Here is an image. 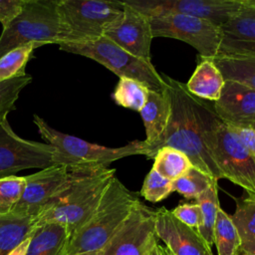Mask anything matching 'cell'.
I'll return each instance as SVG.
<instances>
[{
  "instance_id": "cell-33",
  "label": "cell",
  "mask_w": 255,
  "mask_h": 255,
  "mask_svg": "<svg viewBox=\"0 0 255 255\" xmlns=\"http://www.w3.org/2000/svg\"><path fill=\"white\" fill-rule=\"evenodd\" d=\"M173 216L186 226L196 229L201 222L200 207L197 203H183L171 210Z\"/></svg>"
},
{
  "instance_id": "cell-12",
  "label": "cell",
  "mask_w": 255,
  "mask_h": 255,
  "mask_svg": "<svg viewBox=\"0 0 255 255\" xmlns=\"http://www.w3.org/2000/svg\"><path fill=\"white\" fill-rule=\"evenodd\" d=\"M245 0H128L127 4L148 17L181 14L223 25L243 6Z\"/></svg>"
},
{
  "instance_id": "cell-31",
  "label": "cell",
  "mask_w": 255,
  "mask_h": 255,
  "mask_svg": "<svg viewBox=\"0 0 255 255\" xmlns=\"http://www.w3.org/2000/svg\"><path fill=\"white\" fill-rule=\"evenodd\" d=\"M32 82V76L23 77L0 82V121L7 118L8 114L16 109V102L20 93Z\"/></svg>"
},
{
  "instance_id": "cell-35",
  "label": "cell",
  "mask_w": 255,
  "mask_h": 255,
  "mask_svg": "<svg viewBox=\"0 0 255 255\" xmlns=\"http://www.w3.org/2000/svg\"><path fill=\"white\" fill-rule=\"evenodd\" d=\"M229 128L234 131L239 140L255 159V128H241L232 127Z\"/></svg>"
},
{
  "instance_id": "cell-16",
  "label": "cell",
  "mask_w": 255,
  "mask_h": 255,
  "mask_svg": "<svg viewBox=\"0 0 255 255\" xmlns=\"http://www.w3.org/2000/svg\"><path fill=\"white\" fill-rule=\"evenodd\" d=\"M155 231L173 255H213L197 230L180 222L165 207L155 210Z\"/></svg>"
},
{
  "instance_id": "cell-2",
  "label": "cell",
  "mask_w": 255,
  "mask_h": 255,
  "mask_svg": "<svg viewBox=\"0 0 255 255\" xmlns=\"http://www.w3.org/2000/svg\"><path fill=\"white\" fill-rule=\"evenodd\" d=\"M115 176V168L71 167L70 183L36 216V226L58 223L73 234L94 212Z\"/></svg>"
},
{
  "instance_id": "cell-24",
  "label": "cell",
  "mask_w": 255,
  "mask_h": 255,
  "mask_svg": "<svg viewBox=\"0 0 255 255\" xmlns=\"http://www.w3.org/2000/svg\"><path fill=\"white\" fill-rule=\"evenodd\" d=\"M217 182L218 180L215 179L204 192L196 197V203L199 205L201 212V222L197 232L210 247L214 244V225L218 209L220 208Z\"/></svg>"
},
{
  "instance_id": "cell-10",
  "label": "cell",
  "mask_w": 255,
  "mask_h": 255,
  "mask_svg": "<svg viewBox=\"0 0 255 255\" xmlns=\"http://www.w3.org/2000/svg\"><path fill=\"white\" fill-rule=\"evenodd\" d=\"M150 18L153 38L166 37L185 42L201 58L213 59L218 54L220 27L201 18L181 14H164Z\"/></svg>"
},
{
  "instance_id": "cell-11",
  "label": "cell",
  "mask_w": 255,
  "mask_h": 255,
  "mask_svg": "<svg viewBox=\"0 0 255 255\" xmlns=\"http://www.w3.org/2000/svg\"><path fill=\"white\" fill-rule=\"evenodd\" d=\"M155 231V210L136 202L131 212L113 235L100 255H149L158 244Z\"/></svg>"
},
{
  "instance_id": "cell-40",
  "label": "cell",
  "mask_w": 255,
  "mask_h": 255,
  "mask_svg": "<svg viewBox=\"0 0 255 255\" xmlns=\"http://www.w3.org/2000/svg\"><path fill=\"white\" fill-rule=\"evenodd\" d=\"M163 248H164V252H165V254H166V255H173V254H172V253H171V252H170L166 247H163Z\"/></svg>"
},
{
  "instance_id": "cell-6",
  "label": "cell",
  "mask_w": 255,
  "mask_h": 255,
  "mask_svg": "<svg viewBox=\"0 0 255 255\" xmlns=\"http://www.w3.org/2000/svg\"><path fill=\"white\" fill-rule=\"evenodd\" d=\"M60 50L90 58L120 78L138 81L148 90L163 92L166 85L151 62L132 56L106 36L87 42L61 43Z\"/></svg>"
},
{
  "instance_id": "cell-39",
  "label": "cell",
  "mask_w": 255,
  "mask_h": 255,
  "mask_svg": "<svg viewBox=\"0 0 255 255\" xmlns=\"http://www.w3.org/2000/svg\"><path fill=\"white\" fill-rule=\"evenodd\" d=\"M77 255H100L99 252H90V253H82V254H77Z\"/></svg>"
},
{
  "instance_id": "cell-36",
  "label": "cell",
  "mask_w": 255,
  "mask_h": 255,
  "mask_svg": "<svg viewBox=\"0 0 255 255\" xmlns=\"http://www.w3.org/2000/svg\"><path fill=\"white\" fill-rule=\"evenodd\" d=\"M31 237V236H30ZM30 237L26 238L24 241H22L17 247H15L8 255H26L29 243H30Z\"/></svg>"
},
{
  "instance_id": "cell-25",
  "label": "cell",
  "mask_w": 255,
  "mask_h": 255,
  "mask_svg": "<svg viewBox=\"0 0 255 255\" xmlns=\"http://www.w3.org/2000/svg\"><path fill=\"white\" fill-rule=\"evenodd\" d=\"M213 241L217 255H239L241 240L231 219L221 207L218 209L214 225Z\"/></svg>"
},
{
  "instance_id": "cell-7",
  "label": "cell",
  "mask_w": 255,
  "mask_h": 255,
  "mask_svg": "<svg viewBox=\"0 0 255 255\" xmlns=\"http://www.w3.org/2000/svg\"><path fill=\"white\" fill-rule=\"evenodd\" d=\"M123 12V1L58 0V13L63 31L61 43L99 39L122 17Z\"/></svg>"
},
{
  "instance_id": "cell-20",
  "label": "cell",
  "mask_w": 255,
  "mask_h": 255,
  "mask_svg": "<svg viewBox=\"0 0 255 255\" xmlns=\"http://www.w3.org/2000/svg\"><path fill=\"white\" fill-rule=\"evenodd\" d=\"M72 234L58 223H45L33 230L26 255H63Z\"/></svg>"
},
{
  "instance_id": "cell-18",
  "label": "cell",
  "mask_w": 255,
  "mask_h": 255,
  "mask_svg": "<svg viewBox=\"0 0 255 255\" xmlns=\"http://www.w3.org/2000/svg\"><path fill=\"white\" fill-rule=\"evenodd\" d=\"M139 114L145 129L144 141L147 144V154L162 137L170 121L171 104L166 87L163 92L149 90L147 101Z\"/></svg>"
},
{
  "instance_id": "cell-29",
  "label": "cell",
  "mask_w": 255,
  "mask_h": 255,
  "mask_svg": "<svg viewBox=\"0 0 255 255\" xmlns=\"http://www.w3.org/2000/svg\"><path fill=\"white\" fill-rule=\"evenodd\" d=\"M215 179L216 178L192 166L185 174L172 181L173 191L178 192L185 198L196 199V197L204 192Z\"/></svg>"
},
{
  "instance_id": "cell-1",
  "label": "cell",
  "mask_w": 255,
  "mask_h": 255,
  "mask_svg": "<svg viewBox=\"0 0 255 255\" xmlns=\"http://www.w3.org/2000/svg\"><path fill=\"white\" fill-rule=\"evenodd\" d=\"M162 78L171 104V117L162 137L146 157L152 159L163 146L174 147L184 152L195 168L217 180L223 178L207 145L208 131L219 120L213 107L191 95L185 84L166 75Z\"/></svg>"
},
{
  "instance_id": "cell-32",
  "label": "cell",
  "mask_w": 255,
  "mask_h": 255,
  "mask_svg": "<svg viewBox=\"0 0 255 255\" xmlns=\"http://www.w3.org/2000/svg\"><path fill=\"white\" fill-rule=\"evenodd\" d=\"M171 192H173L172 181L151 168L143 180L140 195L145 200L156 203L165 199Z\"/></svg>"
},
{
  "instance_id": "cell-27",
  "label": "cell",
  "mask_w": 255,
  "mask_h": 255,
  "mask_svg": "<svg viewBox=\"0 0 255 255\" xmlns=\"http://www.w3.org/2000/svg\"><path fill=\"white\" fill-rule=\"evenodd\" d=\"M41 47L37 43H29L19 46L7 52L0 58V82L23 77L26 75V65L36 48Z\"/></svg>"
},
{
  "instance_id": "cell-21",
  "label": "cell",
  "mask_w": 255,
  "mask_h": 255,
  "mask_svg": "<svg viewBox=\"0 0 255 255\" xmlns=\"http://www.w3.org/2000/svg\"><path fill=\"white\" fill-rule=\"evenodd\" d=\"M36 227V218L11 211L0 214V255H8L22 241L30 237Z\"/></svg>"
},
{
  "instance_id": "cell-4",
  "label": "cell",
  "mask_w": 255,
  "mask_h": 255,
  "mask_svg": "<svg viewBox=\"0 0 255 255\" xmlns=\"http://www.w3.org/2000/svg\"><path fill=\"white\" fill-rule=\"evenodd\" d=\"M33 122L46 143L57 149L61 165L90 168L109 167L118 159L136 154L146 155L147 152V144L144 140H133L120 147H109L59 131L37 115H34Z\"/></svg>"
},
{
  "instance_id": "cell-34",
  "label": "cell",
  "mask_w": 255,
  "mask_h": 255,
  "mask_svg": "<svg viewBox=\"0 0 255 255\" xmlns=\"http://www.w3.org/2000/svg\"><path fill=\"white\" fill-rule=\"evenodd\" d=\"M25 0H0V23L6 28L22 11Z\"/></svg>"
},
{
  "instance_id": "cell-3",
  "label": "cell",
  "mask_w": 255,
  "mask_h": 255,
  "mask_svg": "<svg viewBox=\"0 0 255 255\" xmlns=\"http://www.w3.org/2000/svg\"><path fill=\"white\" fill-rule=\"evenodd\" d=\"M139 198L115 176L98 206L71 236L63 255L99 252L126 221Z\"/></svg>"
},
{
  "instance_id": "cell-5",
  "label": "cell",
  "mask_w": 255,
  "mask_h": 255,
  "mask_svg": "<svg viewBox=\"0 0 255 255\" xmlns=\"http://www.w3.org/2000/svg\"><path fill=\"white\" fill-rule=\"evenodd\" d=\"M62 39L58 0H25L21 13L0 35V58L25 44L59 45Z\"/></svg>"
},
{
  "instance_id": "cell-28",
  "label": "cell",
  "mask_w": 255,
  "mask_h": 255,
  "mask_svg": "<svg viewBox=\"0 0 255 255\" xmlns=\"http://www.w3.org/2000/svg\"><path fill=\"white\" fill-rule=\"evenodd\" d=\"M231 219L238 231L241 246L255 244V203L246 198L238 199Z\"/></svg>"
},
{
  "instance_id": "cell-15",
  "label": "cell",
  "mask_w": 255,
  "mask_h": 255,
  "mask_svg": "<svg viewBox=\"0 0 255 255\" xmlns=\"http://www.w3.org/2000/svg\"><path fill=\"white\" fill-rule=\"evenodd\" d=\"M216 57H255V0H245L240 10L220 26Z\"/></svg>"
},
{
  "instance_id": "cell-19",
  "label": "cell",
  "mask_w": 255,
  "mask_h": 255,
  "mask_svg": "<svg viewBox=\"0 0 255 255\" xmlns=\"http://www.w3.org/2000/svg\"><path fill=\"white\" fill-rule=\"evenodd\" d=\"M224 83L225 80L212 59L201 58L185 87L198 99L216 102L221 95Z\"/></svg>"
},
{
  "instance_id": "cell-22",
  "label": "cell",
  "mask_w": 255,
  "mask_h": 255,
  "mask_svg": "<svg viewBox=\"0 0 255 255\" xmlns=\"http://www.w3.org/2000/svg\"><path fill=\"white\" fill-rule=\"evenodd\" d=\"M224 80L255 90V57H215L212 59Z\"/></svg>"
},
{
  "instance_id": "cell-8",
  "label": "cell",
  "mask_w": 255,
  "mask_h": 255,
  "mask_svg": "<svg viewBox=\"0 0 255 255\" xmlns=\"http://www.w3.org/2000/svg\"><path fill=\"white\" fill-rule=\"evenodd\" d=\"M207 145L223 178L242 187L246 199L255 203V159L220 119L208 132Z\"/></svg>"
},
{
  "instance_id": "cell-38",
  "label": "cell",
  "mask_w": 255,
  "mask_h": 255,
  "mask_svg": "<svg viewBox=\"0 0 255 255\" xmlns=\"http://www.w3.org/2000/svg\"><path fill=\"white\" fill-rule=\"evenodd\" d=\"M149 255H166V254H165V252H164V248H163L161 245L157 244V245H155L154 248L151 250V252H150Z\"/></svg>"
},
{
  "instance_id": "cell-14",
  "label": "cell",
  "mask_w": 255,
  "mask_h": 255,
  "mask_svg": "<svg viewBox=\"0 0 255 255\" xmlns=\"http://www.w3.org/2000/svg\"><path fill=\"white\" fill-rule=\"evenodd\" d=\"M123 3L122 17L106 31L104 36L132 56L151 62L150 45L153 36L150 18L125 1Z\"/></svg>"
},
{
  "instance_id": "cell-30",
  "label": "cell",
  "mask_w": 255,
  "mask_h": 255,
  "mask_svg": "<svg viewBox=\"0 0 255 255\" xmlns=\"http://www.w3.org/2000/svg\"><path fill=\"white\" fill-rule=\"evenodd\" d=\"M26 185L25 176L9 175L0 178V214L10 213L20 201Z\"/></svg>"
},
{
  "instance_id": "cell-23",
  "label": "cell",
  "mask_w": 255,
  "mask_h": 255,
  "mask_svg": "<svg viewBox=\"0 0 255 255\" xmlns=\"http://www.w3.org/2000/svg\"><path fill=\"white\" fill-rule=\"evenodd\" d=\"M152 159V168L171 181L185 174L193 166L184 152L170 146L159 148Z\"/></svg>"
},
{
  "instance_id": "cell-9",
  "label": "cell",
  "mask_w": 255,
  "mask_h": 255,
  "mask_svg": "<svg viewBox=\"0 0 255 255\" xmlns=\"http://www.w3.org/2000/svg\"><path fill=\"white\" fill-rule=\"evenodd\" d=\"M53 165H61L53 145L25 139L14 132L7 118L0 121V178Z\"/></svg>"
},
{
  "instance_id": "cell-13",
  "label": "cell",
  "mask_w": 255,
  "mask_h": 255,
  "mask_svg": "<svg viewBox=\"0 0 255 255\" xmlns=\"http://www.w3.org/2000/svg\"><path fill=\"white\" fill-rule=\"evenodd\" d=\"M23 195L13 212L36 216L70 183L71 167L53 165L26 175Z\"/></svg>"
},
{
  "instance_id": "cell-17",
  "label": "cell",
  "mask_w": 255,
  "mask_h": 255,
  "mask_svg": "<svg viewBox=\"0 0 255 255\" xmlns=\"http://www.w3.org/2000/svg\"><path fill=\"white\" fill-rule=\"evenodd\" d=\"M213 110L222 123L232 128H255V90L225 80Z\"/></svg>"
},
{
  "instance_id": "cell-26",
  "label": "cell",
  "mask_w": 255,
  "mask_h": 255,
  "mask_svg": "<svg viewBox=\"0 0 255 255\" xmlns=\"http://www.w3.org/2000/svg\"><path fill=\"white\" fill-rule=\"evenodd\" d=\"M148 92L149 90L136 80L120 78L112 98L118 106L139 113L147 101Z\"/></svg>"
},
{
  "instance_id": "cell-37",
  "label": "cell",
  "mask_w": 255,
  "mask_h": 255,
  "mask_svg": "<svg viewBox=\"0 0 255 255\" xmlns=\"http://www.w3.org/2000/svg\"><path fill=\"white\" fill-rule=\"evenodd\" d=\"M239 255H255V244L241 246Z\"/></svg>"
}]
</instances>
